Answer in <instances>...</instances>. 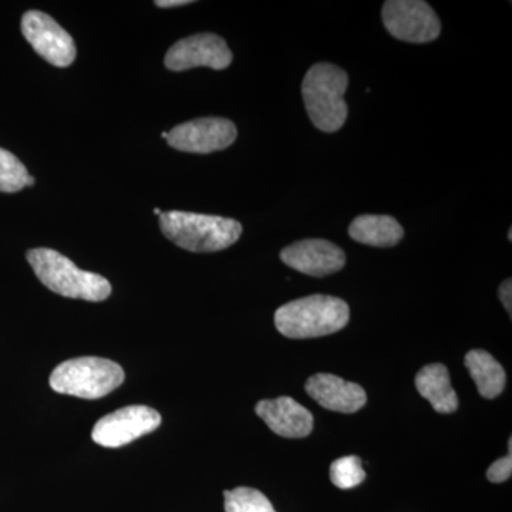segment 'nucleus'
Wrapping results in <instances>:
<instances>
[{"mask_svg":"<svg viewBox=\"0 0 512 512\" xmlns=\"http://www.w3.org/2000/svg\"><path fill=\"white\" fill-rule=\"evenodd\" d=\"M348 303L335 296L312 295L285 303L275 313V326L289 339L332 335L348 325Z\"/></svg>","mask_w":512,"mask_h":512,"instance_id":"obj_1","label":"nucleus"},{"mask_svg":"<svg viewBox=\"0 0 512 512\" xmlns=\"http://www.w3.org/2000/svg\"><path fill=\"white\" fill-rule=\"evenodd\" d=\"M348 86V73L335 64L318 63L309 69L302 82V97L313 126L325 133H336L345 126Z\"/></svg>","mask_w":512,"mask_h":512,"instance_id":"obj_2","label":"nucleus"},{"mask_svg":"<svg viewBox=\"0 0 512 512\" xmlns=\"http://www.w3.org/2000/svg\"><path fill=\"white\" fill-rule=\"evenodd\" d=\"M26 258L39 281L57 295L89 302L106 301L111 295L110 282L104 276L77 268L55 249H30Z\"/></svg>","mask_w":512,"mask_h":512,"instance_id":"obj_3","label":"nucleus"},{"mask_svg":"<svg viewBox=\"0 0 512 512\" xmlns=\"http://www.w3.org/2000/svg\"><path fill=\"white\" fill-rule=\"evenodd\" d=\"M160 228L165 238L190 252L222 251L242 235V225L231 218L184 211L163 212Z\"/></svg>","mask_w":512,"mask_h":512,"instance_id":"obj_4","label":"nucleus"},{"mask_svg":"<svg viewBox=\"0 0 512 512\" xmlns=\"http://www.w3.org/2000/svg\"><path fill=\"white\" fill-rule=\"evenodd\" d=\"M124 382L123 367L103 357H76L60 363L50 376L55 392L80 399H101Z\"/></svg>","mask_w":512,"mask_h":512,"instance_id":"obj_5","label":"nucleus"},{"mask_svg":"<svg viewBox=\"0 0 512 512\" xmlns=\"http://www.w3.org/2000/svg\"><path fill=\"white\" fill-rule=\"evenodd\" d=\"M382 18L387 32L402 42L429 43L441 33V23L429 3L421 0H387Z\"/></svg>","mask_w":512,"mask_h":512,"instance_id":"obj_6","label":"nucleus"},{"mask_svg":"<svg viewBox=\"0 0 512 512\" xmlns=\"http://www.w3.org/2000/svg\"><path fill=\"white\" fill-rule=\"evenodd\" d=\"M160 424L157 410L148 406H127L101 417L94 426L92 439L99 446L119 448L153 433Z\"/></svg>","mask_w":512,"mask_h":512,"instance_id":"obj_7","label":"nucleus"},{"mask_svg":"<svg viewBox=\"0 0 512 512\" xmlns=\"http://www.w3.org/2000/svg\"><path fill=\"white\" fill-rule=\"evenodd\" d=\"M22 33L37 55L53 66L67 67L76 59L73 37L46 13L26 12L22 18Z\"/></svg>","mask_w":512,"mask_h":512,"instance_id":"obj_8","label":"nucleus"},{"mask_svg":"<svg viewBox=\"0 0 512 512\" xmlns=\"http://www.w3.org/2000/svg\"><path fill=\"white\" fill-rule=\"evenodd\" d=\"M235 124L221 117L187 121L168 131L167 143L178 151L210 154L225 150L237 140Z\"/></svg>","mask_w":512,"mask_h":512,"instance_id":"obj_9","label":"nucleus"},{"mask_svg":"<svg viewBox=\"0 0 512 512\" xmlns=\"http://www.w3.org/2000/svg\"><path fill=\"white\" fill-rule=\"evenodd\" d=\"M232 52L227 42L214 33L198 35L178 40L165 55L164 63L168 70L184 72L194 67H210L214 70L227 69L232 63Z\"/></svg>","mask_w":512,"mask_h":512,"instance_id":"obj_10","label":"nucleus"},{"mask_svg":"<svg viewBox=\"0 0 512 512\" xmlns=\"http://www.w3.org/2000/svg\"><path fill=\"white\" fill-rule=\"evenodd\" d=\"M281 259L301 274L323 278L336 274L346 264V255L325 239H303L282 249Z\"/></svg>","mask_w":512,"mask_h":512,"instance_id":"obj_11","label":"nucleus"},{"mask_svg":"<svg viewBox=\"0 0 512 512\" xmlns=\"http://www.w3.org/2000/svg\"><path fill=\"white\" fill-rule=\"evenodd\" d=\"M305 390L319 406L332 412L356 413L367 402L362 386L329 373L309 377Z\"/></svg>","mask_w":512,"mask_h":512,"instance_id":"obj_12","label":"nucleus"},{"mask_svg":"<svg viewBox=\"0 0 512 512\" xmlns=\"http://www.w3.org/2000/svg\"><path fill=\"white\" fill-rule=\"evenodd\" d=\"M255 412L269 429L285 439H303L312 433V413L292 397L262 400L256 404Z\"/></svg>","mask_w":512,"mask_h":512,"instance_id":"obj_13","label":"nucleus"},{"mask_svg":"<svg viewBox=\"0 0 512 512\" xmlns=\"http://www.w3.org/2000/svg\"><path fill=\"white\" fill-rule=\"evenodd\" d=\"M417 390L424 399L429 400L437 413L450 414L458 409V397L451 386L450 373L447 367L440 363L424 366L417 373Z\"/></svg>","mask_w":512,"mask_h":512,"instance_id":"obj_14","label":"nucleus"},{"mask_svg":"<svg viewBox=\"0 0 512 512\" xmlns=\"http://www.w3.org/2000/svg\"><path fill=\"white\" fill-rule=\"evenodd\" d=\"M350 238L376 248L396 247L404 237L402 225L390 215H360L349 227Z\"/></svg>","mask_w":512,"mask_h":512,"instance_id":"obj_15","label":"nucleus"},{"mask_svg":"<svg viewBox=\"0 0 512 512\" xmlns=\"http://www.w3.org/2000/svg\"><path fill=\"white\" fill-rule=\"evenodd\" d=\"M466 367L484 399H495L504 392L507 375L504 367L485 350H471L466 355Z\"/></svg>","mask_w":512,"mask_h":512,"instance_id":"obj_16","label":"nucleus"},{"mask_svg":"<svg viewBox=\"0 0 512 512\" xmlns=\"http://www.w3.org/2000/svg\"><path fill=\"white\" fill-rule=\"evenodd\" d=\"M225 512H276L271 501L255 488L238 487L225 491Z\"/></svg>","mask_w":512,"mask_h":512,"instance_id":"obj_17","label":"nucleus"},{"mask_svg":"<svg viewBox=\"0 0 512 512\" xmlns=\"http://www.w3.org/2000/svg\"><path fill=\"white\" fill-rule=\"evenodd\" d=\"M29 173L15 154L0 148V191L18 192L28 187Z\"/></svg>","mask_w":512,"mask_h":512,"instance_id":"obj_18","label":"nucleus"},{"mask_svg":"<svg viewBox=\"0 0 512 512\" xmlns=\"http://www.w3.org/2000/svg\"><path fill=\"white\" fill-rule=\"evenodd\" d=\"M366 473L362 468V460L356 456L342 457L333 461L330 466V480L340 488L349 490L365 481Z\"/></svg>","mask_w":512,"mask_h":512,"instance_id":"obj_19","label":"nucleus"},{"mask_svg":"<svg viewBox=\"0 0 512 512\" xmlns=\"http://www.w3.org/2000/svg\"><path fill=\"white\" fill-rule=\"evenodd\" d=\"M512 474V453H508L507 457L494 461L487 471V478L491 483H504L510 480Z\"/></svg>","mask_w":512,"mask_h":512,"instance_id":"obj_20","label":"nucleus"},{"mask_svg":"<svg viewBox=\"0 0 512 512\" xmlns=\"http://www.w3.org/2000/svg\"><path fill=\"white\" fill-rule=\"evenodd\" d=\"M498 295H500L501 302H503L505 311L510 313L511 318V312H512V282L511 279H507V281H504L503 284L500 286V292H498Z\"/></svg>","mask_w":512,"mask_h":512,"instance_id":"obj_21","label":"nucleus"},{"mask_svg":"<svg viewBox=\"0 0 512 512\" xmlns=\"http://www.w3.org/2000/svg\"><path fill=\"white\" fill-rule=\"evenodd\" d=\"M190 0H157L158 8H177V6L190 5Z\"/></svg>","mask_w":512,"mask_h":512,"instance_id":"obj_22","label":"nucleus"},{"mask_svg":"<svg viewBox=\"0 0 512 512\" xmlns=\"http://www.w3.org/2000/svg\"><path fill=\"white\" fill-rule=\"evenodd\" d=\"M154 214L158 215V217H160L161 214H163V212H161L160 208H154Z\"/></svg>","mask_w":512,"mask_h":512,"instance_id":"obj_23","label":"nucleus"},{"mask_svg":"<svg viewBox=\"0 0 512 512\" xmlns=\"http://www.w3.org/2000/svg\"><path fill=\"white\" fill-rule=\"evenodd\" d=\"M508 239H510V241H512V229H510V231H508Z\"/></svg>","mask_w":512,"mask_h":512,"instance_id":"obj_24","label":"nucleus"}]
</instances>
